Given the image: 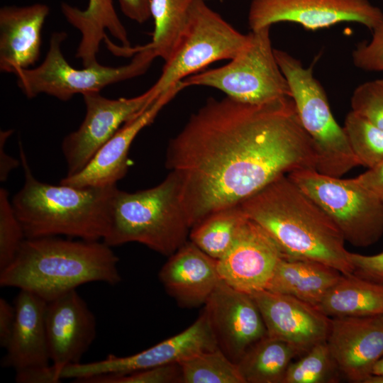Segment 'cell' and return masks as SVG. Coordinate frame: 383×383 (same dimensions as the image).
<instances>
[{
    "instance_id": "1",
    "label": "cell",
    "mask_w": 383,
    "mask_h": 383,
    "mask_svg": "<svg viewBox=\"0 0 383 383\" xmlns=\"http://www.w3.org/2000/svg\"><path fill=\"white\" fill-rule=\"evenodd\" d=\"M316 165L314 144L290 96L262 104L208 99L170 140L165 160L190 228L277 177Z\"/></svg>"
},
{
    "instance_id": "2",
    "label": "cell",
    "mask_w": 383,
    "mask_h": 383,
    "mask_svg": "<svg viewBox=\"0 0 383 383\" xmlns=\"http://www.w3.org/2000/svg\"><path fill=\"white\" fill-rule=\"evenodd\" d=\"M239 205L275 240L283 257L318 262L343 274L354 272L350 252L340 230L287 174L277 177Z\"/></svg>"
},
{
    "instance_id": "3",
    "label": "cell",
    "mask_w": 383,
    "mask_h": 383,
    "mask_svg": "<svg viewBox=\"0 0 383 383\" xmlns=\"http://www.w3.org/2000/svg\"><path fill=\"white\" fill-rule=\"evenodd\" d=\"M118 262L103 241L26 238L12 262L0 271V286L31 292L48 302L84 284H118L122 279Z\"/></svg>"
},
{
    "instance_id": "4",
    "label": "cell",
    "mask_w": 383,
    "mask_h": 383,
    "mask_svg": "<svg viewBox=\"0 0 383 383\" xmlns=\"http://www.w3.org/2000/svg\"><path fill=\"white\" fill-rule=\"evenodd\" d=\"M19 155L24 183L11 203L26 238L65 235L103 240L111 223L116 185L77 187L42 182L34 177L21 142Z\"/></svg>"
},
{
    "instance_id": "5",
    "label": "cell",
    "mask_w": 383,
    "mask_h": 383,
    "mask_svg": "<svg viewBox=\"0 0 383 383\" xmlns=\"http://www.w3.org/2000/svg\"><path fill=\"white\" fill-rule=\"evenodd\" d=\"M190 229L179 182L170 172L150 189H116L109 229L102 241L110 247L138 243L169 257L187 241Z\"/></svg>"
},
{
    "instance_id": "6",
    "label": "cell",
    "mask_w": 383,
    "mask_h": 383,
    "mask_svg": "<svg viewBox=\"0 0 383 383\" xmlns=\"http://www.w3.org/2000/svg\"><path fill=\"white\" fill-rule=\"evenodd\" d=\"M274 55L300 122L314 144L316 170L341 177L359 166L343 128L335 119L326 92L313 75V66L304 67L300 60L282 50L274 49Z\"/></svg>"
},
{
    "instance_id": "7",
    "label": "cell",
    "mask_w": 383,
    "mask_h": 383,
    "mask_svg": "<svg viewBox=\"0 0 383 383\" xmlns=\"http://www.w3.org/2000/svg\"><path fill=\"white\" fill-rule=\"evenodd\" d=\"M67 38L64 31L51 34L43 62L36 67L20 70L17 84L24 95L33 99L41 94L67 101L75 94L99 91L104 87L145 74L157 57L149 43L141 45L131 61L119 67L99 62L76 69L65 58L62 45Z\"/></svg>"
},
{
    "instance_id": "8",
    "label": "cell",
    "mask_w": 383,
    "mask_h": 383,
    "mask_svg": "<svg viewBox=\"0 0 383 383\" xmlns=\"http://www.w3.org/2000/svg\"><path fill=\"white\" fill-rule=\"evenodd\" d=\"M270 30V27L251 30L247 45L228 63L186 77L182 81L184 88L209 87L249 104L290 96L287 81L274 55Z\"/></svg>"
},
{
    "instance_id": "9",
    "label": "cell",
    "mask_w": 383,
    "mask_h": 383,
    "mask_svg": "<svg viewBox=\"0 0 383 383\" xmlns=\"http://www.w3.org/2000/svg\"><path fill=\"white\" fill-rule=\"evenodd\" d=\"M288 177L330 217L345 241L356 247L376 243L383 235V201L356 179L298 170Z\"/></svg>"
},
{
    "instance_id": "10",
    "label": "cell",
    "mask_w": 383,
    "mask_h": 383,
    "mask_svg": "<svg viewBox=\"0 0 383 383\" xmlns=\"http://www.w3.org/2000/svg\"><path fill=\"white\" fill-rule=\"evenodd\" d=\"M248 38V34L236 30L205 0H195L177 45L151 89L159 96L209 64L233 59L245 48Z\"/></svg>"
},
{
    "instance_id": "11",
    "label": "cell",
    "mask_w": 383,
    "mask_h": 383,
    "mask_svg": "<svg viewBox=\"0 0 383 383\" xmlns=\"http://www.w3.org/2000/svg\"><path fill=\"white\" fill-rule=\"evenodd\" d=\"M86 114L79 127L67 135L62 151L67 166V176L82 170L97 151L128 121L147 107L158 96L150 88L132 97L108 99L99 91L82 95Z\"/></svg>"
},
{
    "instance_id": "12",
    "label": "cell",
    "mask_w": 383,
    "mask_h": 383,
    "mask_svg": "<svg viewBox=\"0 0 383 383\" xmlns=\"http://www.w3.org/2000/svg\"><path fill=\"white\" fill-rule=\"evenodd\" d=\"M218 348L208 318L203 311L189 327L181 333L136 354L78 363L65 367L62 379L74 382L102 375H121L157 366L180 363L201 353Z\"/></svg>"
},
{
    "instance_id": "13",
    "label": "cell",
    "mask_w": 383,
    "mask_h": 383,
    "mask_svg": "<svg viewBox=\"0 0 383 383\" xmlns=\"http://www.w3.org/2000/svg\"><path fill=\"white\" fill-rule=\"evenodd\" d=\"M382 19L381 9L369 0H252L248 16L251 30L279 22L311 30L354 22L372 30Z\"/></svg>"
},
{
    "instance_id": "14",
    "label": "cell",
    "mask_w": 383,
    "mask_h": 383,
    "mask_svg": "<svg viewBox=\"0 0 383 383\" xmlns=\"http://www.w3.org/2000/svg\"><path fill=\"white\" fill-rule=\"evenodd\" d=\"M218 348L238 363L255 343L267 335L260 311L251 294L221 281L204 305Z\"/></svg>"
},
{
    "instance_id": "15",
    "label": "cell",
    "mask_w": 383,
    "mask_h": 383,
    "mask_svg": "<svg viewBox=\"0 0 383 383\" xmlns=\"http://www.w3.org/2000/svg\"><path fill=\"white\" fill-rule=\"evenodd\" d=\"M283 254L270 235L248 217L235 243L217 260L222 282L252 294L265 289Z\"/></svg>"
},
{
    "instance_id": "16",
    "label": "cell",
    "mask_w": 383,
    "mask_h": 383,
    "mask_svg": "<svg viewBox=\"0 0 383 383\" xmlns=\"http://www.w3.org/2000/svg\"><path fill=\"white\" fill-rule=\"evenodd\" d=\"M45 325L51 364L61 378L63 370L80 363L93 343L96 318L74 289L47 302Z\"/></svg>"
},
{
    "instance_id": "17",
    "label": "cell",
    "mask_w": 383,
    "mask_h": 383,
    "mask_svg": "<svg viewBox=\"0 0 383 383\" xmlns=\"http://www.w3.org/2000/svg\"><path fill=\"white\" fill-rule=\"evenodd\" d=\"M251 295L260 311L267 335L286 342L299 356L326 341L331 318L316 306L267 289Z\"/></svg>"
},
{
    "instance_id": "18",
    "label": "cell",
    "mask_w": 383,
    "mask_h": 383,
    "mask_svg": "<svg viewBox=\"0 0 383 383\" xmlns=\"http://www.w3.org/2000/svg\"><path fill=\"white\" fill-rule=\"evenodd\" d=\"M184 89L182 82L162 93L147 107L125 123L77 174L66 176L60 184L77 187L116 185L126 174L128 152L137 135L151 124L161 109Z\"/></svg>"
},
{
    "instance_id": "19",
    "label": "cell",
    "mask_w": 383,
    "mask_h": 383,
    "mask_svg": "<svg viewBox=\"0 0 383 383\" xmlns=\"http://www.w3.org/2000/svg\"><path fill=\"white\" fill-rule=\"evenodd\" d=\"M326 343L340 374L363 383L383 357V316L331 318Z\"/></svg>"
},
{
    "instance_id": "20",
    "label": "cell",
    "mask_w": 383,
    "mask_h": 383,
    "mask_svg": "<svg viewBox=\"0 0 383 383\" xmlns=\"http://www.w3.org/2000/svg\"><path fill=\"white\" fill-rule=\"evenodd\" d=\"M158 277L177 304L189 309L204 306L221 281L217 260L190 240L169 256Z\"/></svg>"
},
{
    "instance_id": "21",
    "label": "cell",
    "mask_w": 383,
    "mask_h": 383,
    "mask_svg": "<svg viewBox=\"0 0 383 383\" xmlns=\"http://www.w3.org/2000/svg\"><path fill=\"white\" fill-rule=\"evenodd\" d=\"M16 321L1 365L15 373L51 365L45 325L47 301L20 290L15 298Z\"/></svg>"
},
{
    "instance_id": "22",
    "label": "cell",
    "mask_w": 383,
    "mask_h": 383,
    "mask_svg": "<svg viewBox=\"0 0 383 383\" xmlns=\"http://www.w3.org/2000/svg\"><path fill=\"white\" fill-rule=\"evenodd\" d=\"M50 8L44 4L0 9V71L16 74L39 59L41 32Z\"/></svg>"
},
{
    "instance_id": "23",
    "label": "cell",
    "mask_w": 383,
    "mask_h": 383,
    "mask_svg": "<svg viewBox=\"0 0 383 383\" xmlns=\"http://www.w3.org/2000/svg\"><path fill=\"white\" fill-rule=\"evenodd\" d=\"M61 11L67 22L81 34L76 57L82 60L83 67L98 62L96 55L101 41L106 38V30L123 47H131L127 30L116 13L112 0H88L85 9L62 3Z\"/></svg>"
},
{
    "instance_id": "24",
    "label": "cell",
    "mask_w": 383,
    "mask_h": 383,
    "mask_svg": "<svg viewBox=\"0 0 383 383\" xmlns=\"http://www.w3.org/2000/svg\"><path fill=\"white\" fill-rule=\"evenodd\" d=\"M342 274L318 262L282 257L265 289L316 306Z\"/></svg>"
},
{
    "instance_id": "25",
    "label": "cell",
    "mask_w": 383,
    "mask_h": 383,
    "mask_svg": "<svg viewBox=\"0 0 383 383\" xmlns=\"http://www.w3.org/2000/svg\"><path fill=\"white\" fill-rule=\"evenodd\" d=\"M316 307L329 318L383 316V284L342 274Z\"/></svg>"
},
{
    "instance_id": "26",
    "label": "cell",
    "mask_w": 383,
    "mask_h": 383,
    "mask_svg": "<svg viewBox=\"0 0 383 383\" xmlns=\"http://www.w3.org/2000/svg\"><path fill=\"white\" fill-rule=\"evenodd\" d=\"M296 356L290 345L267 335L250 347L237 365L245 383H283L287 370Z\"/></svg>"
},
{
    "instance_id": "27",
    "label": "cell",
    "mask_w": 383,
    "mask_h": 383,
    "mask_svg": "<svg viewBox=\"0 0 383 383\" xmlns=\"http://www.w3.org/2000/svg\"><path fill=\"white\" fill-rule=\"evenodd\" d=\"M247 219L239 204L220 209L191 228L189 240L218 260L231 249Z\"/></svg>"
},
{
    "instance_id": "28",
    "label": "cell",
    "mask_w": 383,
    "mask_h": 383,
    "mask_svg": "<svg viewBox=\"0 0 383 383\" xmlns=\"http://www.w3.org/2000/svg\"><path fill=\"white\" fill-rule=\"evenodd\" d=\"M195 0H150L154 21L151 48L158 57L167 61L174 52L189 20Z\"/></svg>"
},
{
    "instance_id": "29",
    "label": "cell",
    "mask_w": 383,
    "mask_h": 383,
    "mask_svg": "<svg viewBox=\"0 0 383 383\" xmlns=\"http://www.w3.org/2000/svg\"><path fill=\"white\" fill-rule=\"evenodd\" d=\"M179 365L182 383H245L237 364L219 348L201 353Z\"/></svg>"
},
{
    "instance_id": "30",
    "label": "cell",
    "mask_w": 383,
    "mask_h": 383,
    "mask_svg": "<svg viewBox=\"0 0 383 383\" xmlns=\"http://www.w3.org/2000/svg\"><path fill=\"white\" fill-rule=\"evenodd\" d=\"M343 128L360 165L371 168L383 160L382 129L352 110Z\"/></svg>"
},
{
    "instance_id": "31",
    "label": "cell",
    "mask_w": 383,
    "mask_h": 383,
    "mask_svg": "<svg viewBox=\"0 0 383 383\" xmlns=\"http://www.w3.org/2000/svg\"><path fill=\"white\" fill-rule=\"evenodd\" d=\"M341 375L327 345L320 343L289 365L283 383H333Z\"/></svg>"
},
{
    "instance_id": "32",
    "label": "cell",
    "mask_w": 383,
    "mask_h": 383,
    "mask_svg": "<svg viewBox=\"0 0 383 383\" xmlns=\"http://www.w3.org/2000/svg\"><path fill=\"white\" fill-rule=\"evenodd\" d=\"M9 194L0 189V271L15 259L26 239L23 226L9 199Z\"/></svg>"
},
{
    "instance_id": "33",
    "label": "cell",
    "mask_w": 383,
    "mask_h": 383,
    "mask_svg": "<svg viewBox=\"0 0 383 383\" xmlns=\"http://www.w3.org/2000/svg\"><path fill=\"white\" fill-rule=\"evenodd\" d=\"M352 111L383 130V79L368 81L354 90Z\"/></svg>"
},
{
    "instance_id": "34",
    "label": "cell",
    "mask_w": 383,
    "mask_h": 383,
    "mask_svg": "<svg viewBox=\"0 0 383 383\" xmlns=\"http://www.w3.org/2000/svg\"><path fill=\"white\" fill-rule=\"evenodd\" d=\"M182 383L179 363L157 366L121 375L91 377L80 383Z\"/></svg>"
},
{
    "instance_id": "35",
    "label": "cell",
    "mask_w": 383,
    "mask_h": 383,
    "mask_svg": "<svg viewBox=\"0 0 383 383\" xmlns=\"http://www.w3.org/2000/svg\"><path fill=\"white\" fill-rule=\"evenodd\" d=\"M368 42L357 44L352 52L355 67L367 72H383V19L372 30Z\"/></svg>"
},
{
    "instance_id": "36",
    "label": "cell",
    "mask_w": 383,
    "mask_h": 383,
    "mask_svg": "<svg viewBox=\"0 0 383 383\" xmlns=\"http://www.w3.org/2000/svg\"><path fill=\"white\" fill-rule=\"evenodd\" d=\"M354 274L383 284V251L372 255L350 252Z\"/></svg>"
},
{
    "instance_id": "37",
    "label": "cell",
    "mask_w": 383,
    "mask_h": 383,
    "mask_svg": "<svg viewBox=\"0 0 383 383\" xmlns=\"http://www.w3.org/2000/svg\"><path fill=\"white\" fill-rule=\"evenodd\" d=\"M355 178L367 190L383 201V160Z\"/></svg>"
},
{
    "instance_id": "38",
    "label": "cell",
    "mask_w": 383,
    "mask_h": 383,
    "mask_svg": "<svg viewBox=\"0 0 383 383\" xmlns=\"http://www.w3.org/2000/svg\"><path fill=\"white\" fill-rule=\"evenodd\" d=\"M16 321V309L4 298L0 299V345L7 347Z\"/></svg>"
},
{
    "instance_id": "39",
    "label": "cell",
    "mask_w": 383,
    "mask_h": 383,
    "mask_svg": "<svg viewBox=\"0 0 383 383\" xmlns=\"http://www.w3.org/2000/svg\"><path fill=\"white\" fill-rule=\"evenodd\" d=\"M121 11L131 20L138 23L147 21L150 17V0H118Z\"/></svg>"
},
{
    "instance_id": "40",
    "label": "cell",
    "mask_w": 383,
    "mask_h": 383,
    "mask_svg": "<svg viewBox=\"0 0 383 383\" xmlns=\"http://www.w3.org/2000/svg\"><path fill=\"white\" fill-rule=\"evenodd\" d=\"M11 130L1 131L0 133V181H6L10 172L21 163L17 159L9 155L5 150V143L11 135Z\"/></svg>"
},
{
    "instance_id": "41",
    "label": "cell",
    "mask_w": 383,
    "mask_h": 383,
    "mask_svg": "<svg viewBox=\"0 0 383 383\" xmlns=\"http://www.w3.org/2000/svg\"><path fill=\"white\" fill-rule=\"evenodd\" d=\"M372 374L383 375V357L374 365Z\"/></svg>"
},
{
    "instance_id": "42",
    "label": "cell",
    "mask_w": 383,
    "mask_h": 383,
    "mask_svg": "<svg viewBox=\"0 0 383 383\" xmlns=\"http://www.w3.org/2000/svg\"><path fill=\"white\" fill-rule=\"evenodd\" d=\"M363 383H383V375L371 374L365 379Z\"/></svg>"
}]
</instances>
